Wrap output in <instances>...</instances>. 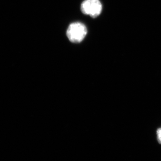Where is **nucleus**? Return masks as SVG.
I'll return each instance as SVG.
<instances>
[{
    "label": "nucleus",
    "mask_w": 161,
    "mask_h": 161,
    "mask_svg": "<svg viewBox=\"0 0 161 161\" xmlns=\"http://www.w3.org/2000/svg\"><path fill=\"white\" fill-rule=\"evenodd\" d=\"M157 133L158 140L159 142L161 144V128L158 130Z\"/></svg>",
    "instance_id": "obj_3"
},
{
    "label": "nucleus",
    "mask_w": 161,
    "mask_h": 161,
    "mask_svg": "<svg viewBox=\"0 0 161 161\" xmlns=\"http://www.w3.org/2000/svg\"><path fill=\"white\" fill-rule=\"evenodd\" d=\"M80 9L84 14L95 18L101 13L102 5L99 0H85L81 4Z\"/></svg>",
    "instance_id": "obj_2"
},
{
    "label": "nucleus",
    "mask_w": 161,
    "mask_h": 161,
    "mask_svg": "<svg viewBox=\"0 0 161 161\" xmlns=\"http://www.w3.org/2000/svg\"><path fill=\"white\" fill-rule=\"evenodd\" d=\"M87 33L86 26L83 23L77 22L70 24L66 31L69 40L74 43H79L83 40Z\"/></svg>",
    "instance_id": "obj_1"
}]
</instances>
